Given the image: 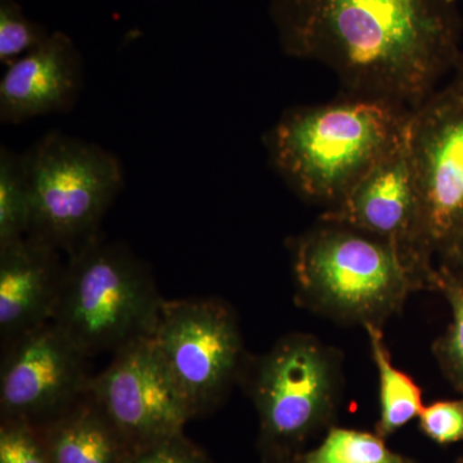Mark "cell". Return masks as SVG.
Returning <instances> with one entry per match:
<instances>
[{"mask_svg": "<svg viewBox=\"0 0 463 463\" xmlns=\"http://www.w3.org/2000/svg\"><path fill=\"white\" fill-rule=\"evenodd\" d=\"M66 263L60 250L26 239L0 248V340L2 346L52 321Z\"/></svg>", "mask_w": 463, "mask_h": 463, "instance_id": "4fadbf2b", "label": "cell"}, {"mask_svg": "<svg viewBox=\"0 0 463 463\" xmlns=\"http://www.w3.org/2000/svg\"><path fill=\"white\" fill-rule=\"evenodd\" d=\"M288 249L298 303L343 325L383 327L413 292L431 288L432 276L397 246L340 222L319 218Z\"/></svg>", "mask_w": 463, "mask_h": 463, "instance_id": "3957f363", "label": "cell"}, {"mask_svg": "<svg viewBox=\"0 0 463 463\" xmlns=\"http://www.w3.org/2000/svg\"><path fill=\"white\" fill-rule=\"evenodd\" d=\"M420 429L435 443H457L463 440V399L435 402L420 414Z\"/></svg>", "mask_w": 463, "mask_h": 463, "instance_id": "44dd1931", "label": "cell"}, {"mask_svg": "<svg viewBox=\"0 0 463 463\" xmlns=\"http://www.w3.org/2000/svg\"><path fill=\"white\" fill-rule=\"evenodd\" d=\"M411 112L353 94L289 109L264 136L270 166L300 199L334 209L402 141Z\"/></svg>", "mask_w": 463, "mask_h": 463, "instance_id": "7a4b0ae2", "label": "cell"}, {"mask_svg": "<svg viewBox=\"0 0 463 463\" xmlns=\"http://www.w3.org/2000/svg\"><path fill=\"white\" fill-rule=\"evenodd\" d=\"M83 87L80 52L65 33H51L35 50L9 63L0 80V121L21 124L65 114L75 108Z\"/></svg>", "mask_w": 463, "mask_h": 463, "instance_id": "7c38bea8", "label": "cell"}, {"mask_svg": "<svg viewBox=\"0 0 463 463\" xmlns=\"http://www.w3.org/2000/svg\"><path fill=\"white\" fill-rule=\"evenodd\" d=\"M291 462V461H289ZM295 463H417L390 449L385 438L373 432L332 426L321 444L301 453Z\"/></svg>", "mask_w": 463, "mask_h": 463, "instance_id": "e0dca14e", "label": "cell"}, {"mask_svg": "<svg viewBox=\"0 0 463 463\" xmlns=\"http://www.w3.org/2000/svg\"><path fill=\"white\" fill-rule=\"evenodd\" d=\"M47 27L30 20L16 0H0V62L9 65L47 41Z\"/></svg>", "mask_w": 463, "mask_h": 463, "instance_id": "d6986e66", "label": "cell"}, {"mask_svg": "<svg viewBox=\"0 0 463 463\" xmlns=\"http://www.w3.org/2000/svg\"><path fill=\"white\" fill-rule=\"evenodd\" d=\"M2 421L44 428L90 390V356L53 322L25 332L2 346Z\"/></svg>", "mask_w": 463, "mask_h": 463, "instance_id": "9c48e42d", "label": "cell"}, {"mask_svg": "<svg viewBox=\"0 0 463 463\" xmlns=\"http://www.w3.org/2000/svg\"><path fill=\"white\" fill-rule=\"evenodd\" d=\"M32 224V191L24 154L0 147V248L26 239Z\"/></svg>", "mask_w": 463, "mask_h": 463, "instance_id": "2e32d148", "label": "cell"}, {"mask_svg": "<svg viewBox=\"0 0 463 463\" xmlns=\"http://www.w3.org/2000/svg\"><path fill=\"white\" fill-rule=\"evenodd\" d=\"M36 430L50 463H129L136 453L90 390L65 413Z\"/></svg>", "mask_w": 463, "mask_h": 463, "instance_id": "5bb4252c", "label": "cell"}, {"mask_svg": "<svg viewBox=\"0 0 463 463\" xmlns=\"http://www.w3.org/2000/svg\"><path fill=\"white\" fill-rule=\"evenodd\" d=\"M431 288L446 295L453 317L446 335L435 343L434 353L448 379L463 392V282L444 267L435 269Z\"/></svg>", "mask_w": 463, "mask_h": 463, "instance_id": "ac0fdd59", "label": "cell"}, {"mask_svg": "<svg viewBox=\"0 0 463 463\" xmlns=\"http://www.w3.org/2000/svg\"><path fill=\"white\" fill-rule=\"evenodd\" d=\"M443 257L463 270V231L453 241L452 245L449 246Z\"/></svg>", "mask_w": 463, "mask_h": 463, "instance_id": "603a6c76", "label": "cell"}, {"mask_svg": "<svg viewBox=\"0 0 463 463\" xmlns=\"http://www.w3.org/2000/svg\"><path fill=\"white\" fill-rule=\"evenodd\" d=\"M364 328L367 332L371 353L379 373L380 417L376 432L380 437L388 438L420 417L425 408L422 389L410 374L392 364L383 340V327L367 325Z\"/></svg>", "mask_w": 463, "mask_h": 463, "instance_id": "9a60e30c", "label": "cell"}, {"mask_svg": "<svg viewBox=\"0 0 463 463\" xmlns=\"http://www.w3.org/2000/svg\"><path fill=\"white\" fill-rule=\"evenodd\" d=\"M24 157L32 191L27 237L69 255L99 236L124 187L120 160L102 146L61 132L43 136Z\"/></svg>", "mask_w": 463, "mask_h": 463, "instance_id": "8992f818", "label": "cell"}, {"mask_svg": "<svg viewBox=\"0 0 463 463\" xmlns=\"http://www.w3.org/2000/svg\"><path fill=\"white\" fill-rule=\"evenodd\" d=\"M459 463H463V458L461 459V462H459Z\"/></svg>", "mask_w": 463, "mask_h": 463, "instance_id": "d4e9b609", "label": "cell"}, {"mask_svg": "<svg viewBox=\"0 0 463 463\" xmlns=\"http://www.w3.org/2000/svg\"><path fill=\"white\" fill-rule=\"evenodd\" d=\"M129 463H214L184 434L174 435L134 453Z\"/></svg>", "mask_w": 463, "mask_h": 463, "instance_id": "7402d4cb", "label": "cell"}, {"mask_svg": "<svg viewBox=\"0 0 463 463\" xmlns=\"http://www.w3.org/2000/svg\"><path fill=\"white\" fill-rule=\"evenodd\" d=\"M0 463H50L38 430L27 423L2 421Z\"/></svg>", "mask_w": 463, "mask_h": 463, "instance_id": "ffe728a7", "label": "cell"}, {"mask_svg": "<svg viewBox=\"0 0 463 463\" xmlns=\"http://www.w3.org/2000/svg\"><path fill=\"white\" fill-rule=\"evenodd\" d=\"M319 218L352 225L389 241L421 272L434 273L435 268L423 257L419 245V200L408 151V129L345 199Z\"/></svg>", "mask_w": 463, "mask_h": 463, "instance_id": "8fae6325", "label": "cell"}, {"mask_svg": "<svg viewBox=\"0 0 463 463\" xmlns=\"http://www.w3.org/2000/svg\"><path fill=\"white\" fill-rule=\"evenodd\" d=\"M288 463H295V462H292V461H291V462H288Z\"/></svg>", "mask_w": 463, "mask_h": 463, "instance_id": "484cf974", "label": "cell"}, {"mask_svg": "<svg viewBox=\"0 0 463 463\" xmlns=\"http://www.w3.org/2000/svg\"><path fill=\"white\" fill-rule=\"evenodd\" d=\"M408 151L419 200V245L443 257L463 231V74L411 112Z\"/></svg>", "mask_w": 463, "mask_h": 463, "instance_id": "ba28073f", "label": "cell"}, {"mask_svg": "<svg viewBox=\"0 0 463 463\" xmlns=\"http://www.w3.org/2000/svg\"><path fill=\"white\" fill-rule=\"evenodd\" d=\"M152 339L191 419L221 405L248 364L239 319L222 298L165 301Z\"/></svg>", "mask_w": 463, "mask_h": 463, "instance_id": "52a82bcc", "label": "cell"}, {"mask_svg": "<svg viewBox=\"0 0 463 463\" xmlns=\"http://www.w3.org/2000/svg\"><path fill=\"white\" fill-rule=\"evenodd\" d=\"M458 69H459V72H461V74H463V58L461 57V60H459V62H458Z\"/></svg>", "mask_w": 463, "mask_h": 463, "instance_id": "cb8c5ba5", "label": "cell"}, {"mask_svg": "<svg viewBox=\"0 0 463 463\" xmlns=\"http://www.w3.org/2000/svg\"><path fill=\"white\" fill-rule=\"evenodd\" d=\"M458 0H270L282 51L330 69L353 96L414 109L458 65Z\"/></svg>", "mask_w": 463, "mask_h": 463, "instance_id": "6da1fadb", "label": "cell"}, {"mask_svg": "<svg viewBox=\"0 0 463 463\" xmlns=\"http://www.w3.org/2000/svg\"><path fill=\"white\" fill-rule=\"evenodd\" d=\"M164 303L148 265L99 234L69 254L51 322L90 358L115 355L154 335Z\"/></svg>", "mask_w": 463, "mask_h": 463, "instance_id": "277c9868", "label": "cell"}, {"mask_svg": "<svg viewBox=\"0 0 463 463\" xmlns=\"http://www.w3.org/2000/svg\"><path fill=\"white\" fill-rule=\"evenodd\" d=\"M245 381L260 423L259 446L269 463H288L332 428L343 392V358L309 334H289L249 361Z\"/></svg>", "mask_w": 463, "mask_h": 463, "instance_id": "5b68a950", "label": "cell"}, {"mask_svg": "<svg viewBox=\"0 0 463 463\" xmlns=\"http://www.w3.org/2000/svg\"><path fill=\"white\" fill-rule=\"evenodd\" d=\"M90 392L136 452L182 434L191 420L152 336L116 353Z\"/></svg>", "mask_w": 463, "mask_h": 463, "instance_id": "30bf717a", "label": "cell"}]
</instances>
